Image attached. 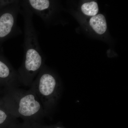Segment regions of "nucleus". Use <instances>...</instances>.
I'll use <instances>...</instances> for the list:
<instances>
[{
    "mask_svg": "<svg viewBox=\"0 0 128 128\" xmlns=\"http://www.w3.org/2000/svg\"><path fill=\"white\" fill-rule=\"evenodd\" d=\"M8 128H33L28 122L23 121L22 122H18L12 125Z\"/></svg>",
    "mask_w": 128,
    "mask_h": 128,
    "instance_id": "1a4fd4ad",
    "label": "nucleus"
},
{
    "mask_svg": "<svg viewBox=\"0 0 128 128\" xmlns=\"http://www.w3.org/2000/svg\"><path fill=\"white\" fill-rule=\"evenodd\" d=\"M20 13L24 22V57L17 72L21 84L30 87L45 64L38 33L33 22V13L25 0H20Z\"/></svg>",
    "mask_w": 128,
    "mask_h": 128,
    "instance_id": "f257e3e1",
    "label": "nucleus"
},
{
    "mask_svg": "<svg viewBox=\"0 0 128 128\" xmlns=\"http://www.w3.org/2000/svg\"><path fill=\"white\" fill-rule=\"evenodd\" d=\"M81 10L85 15L93 16L98 13V4L97 2L94 1L85 2L82 6Z\"/></svg>",
    "mask_w": 128,
    "mask_h": 128,
    "instance_id": "6e6552de",
    "label": "nucleus"
},
{
    "mask_svg": "<svg viewBox=\"0 0 128 128\" xmlns=\"http://www.w3.org/2000/svg\"><path fill=\"white\" fill-rule=\"evenodd\" d=\"M89 24L93 30L99 34L105 33L107 28L106 18L102 14H97L92 17L89 21Z\"/></svg>",
    "mask_w": 128,
    "mask_h": 128,
    "instance_id": "0eeeda50",
    "label": "nucleus"
},
{
    "mask_svg": "<svg viewBox=\"0 0 128 128\" xmlns=\"http://www.w3.org/2000/svg\"><path fill=\"white\" fill-rule=\"evenodd\" d=\"M16 0H0V9L13 3Z\"/></svg>",
    "mask_w": 128,
    "mask_h": 128,
    "instance_id": "9b49d317",
    "label": "nucleus"
},
{
    "mask_svg": "<svg viewBox=\"0 0 128 128\" xmlns=\"http://www.w3.org/2000/svg\"><path fill=\"white\" fill-rule=\"evenodd\" d=\"M30 88L39 98L46 115L52 113L62 92L61 84L55 74L44 64Z\"/></svg>",
    "mask_w": 128,
    "mask_h": 128,
    "instance_id": "7ed1b4c3",
    "label": "nucleus"
},
{
    "mask_svg": "<svg viewBox=\"0 0 128 128\" xmlns=\"http://www.w3.org/2000/svg\"><path fill=\"white\" fill-rule=\"evenodd\" d=\"M4 89L1 86H0V96L2 95L4 92Z\"/></svg>",
    "mask_w": 128,
    "mask_h": 128,
    "instance_id": "f8f14e48",
    "label": "nucleus"
},
{
    "mask_svg": "<svg viewBox=\"0 0 128 128\" xmlns=\"http://www.w3.org/2000/svg\"><path fill=\"white\" fill-rule=\"evenodd\" d=\"M18 122L17 118L12 114L0 97V128H8Z\"/></svg>",
    "mask_w": 128,
    "mask_h": 128,
    "instance_id": "423d86ee",
    "label": "nucleus"
},
{
    "mask_svg": "<svg viewBox=\"0 0 128 128\" xmlns=\"http://www.w3.org/2000/svg\"><path fill=\"white\" fill-rule=\"evenodd\" d=\"M20 84L17 71L0 52V86L4 90L18 88Z\"/></svg>",
    "mask_w": 128,
    "mask_h": 128,
    "instance_id": "39448f33",
    "label": "nucleus"
},
{
    "mask_svg": "<svg viewBox=\"0 0 128 128\" xmlns=\"http://www.w3.org/2000/svg\"><path fill=\"white\" fill-rule=\"evenodd\" d=\"M31 125L33 128H64L58 125H46L42 124L35 123Z\"/></svg>",
    "mask_w": 128,
    "mask_h": 128,
    "instance_id": "9d476101",
    "label": "nucleus"
},
{
    "mask_svg": "<svg viewBox=\"0 0 128 128\" xmlns=\"http://www.w3.org/2000/svg\"><path fill=\"white\" fill-rule=\"evenodd\" d=\"M20 9V0H16L13 3L0 9V50L5 41L22 34V30L17 24Z\"/></svg>",
    "mask_w": 128,
    "mask_h": 128,
    "instance_id": "20e7f679",
    "label": "nucleus"
},
{
    "mask_svg": "<svg viewBox=\"0 0 128 128\" xmlns=\"http://www.w3.org/2000/svg\"><path fill=\"white\" fill-rule=\"evenodd\" d=\"M1 98L12 114L31 124H41L47 115L36 94L32 88L4 90Z\"/></svg>",
    "mask_w": 128,
    "mask_h": 128,
    "instance_id": "f03ea898",
    "label": "nucleus"
}]
</instances>
